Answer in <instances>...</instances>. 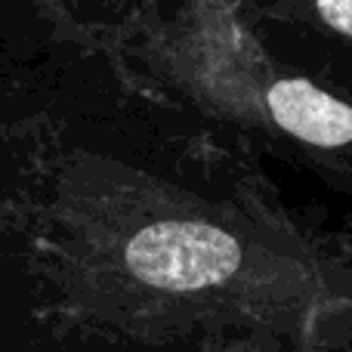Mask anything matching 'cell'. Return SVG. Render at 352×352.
Instances as JSON below:
<instances>
[{
	"mask_svg": "<svg viewBox=\"0 0 352 352\" xmlns=\"http://www.w3.org/2000/svg\"><path fill=\"white\" fill-rule=\"evenodd\" d=\"M275 124L312 146H346L352 142V109L309 80H278L266 96Z\"/></svg>",
	"mask_w": 352,
	"mask_h": 352,
	"instance_id": "cell-2",
	"label": "cell"
},
{
	"mask_svg": "<svg viewBox=\"0 0 352 352\" xmlns=\"http://www.w3.org/2000/svg\"><path fill=\"white\" fill-rule=\"evenodd\" d=\"M318 16L334 31L352 37V0H318Z\"/></svg>",
	"mask_w": 352,
	"mask_h": 352,
	"instance_id": "cell-3",
	"label": "cell"
},
{
	"mask_svg": "<svg viewBox=\"0 0 352 352\" xmlns=\"http://www.w3.org/2000/svg\"><path fill=\"white\" fill-rule=\"evenodd\" d=\"M241 248L229 232L207 223H155L127 244V266L161 291H201L232 278Z\"/></svg>",
	"mask_w": 352,
	"mask_h": 352,
	"instance_id": "cell-1",
	"label": "cell"
}]
</instances>
